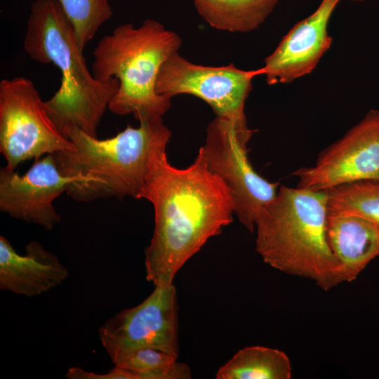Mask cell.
I'll return each mask as SVG.
<instances>
[{"label": "cell", "instance_id": "6", "mask_svg": "<svg viewBox=\"0 0 379 379\" xmlns=\"http://www.w3.org/2000/svg\"><path fill=\"white\" fill-rule=\"evenodd\" d=\"M258 75H262L260 69L243 70L233 64L222 67L196 65L177 51L162 64L155 91L170 98L189 94L203 100L216 117L233 125L240 142L247 147L253 131L247 125L245 102L253 88V79Z\"/></svg>", "mask_w": 379, "mask_h": 379}, {"label": "cell", "instance_id": "18", "mask_svg": "<svg viewBox=\"0 0 379 379\" xmlns=\"http://www.w3.org/2000/svg\"><path fill=\"white\" fill-rule=\"evenodd\" d=\"M328 208L359 215L379 230V180H361L326 190Z\"/></svg>", "mask_w": 379, "mask_h": 379}, {"label": "cell", "instance_id": "9", "mask_svg": "<svg viewBox=\"0 0 379 379\" xmlns=\"http://www.w3.org/2000/svg\"><path fill=\"white\" fill-rule=\"evenodd\" d=\"M112 362L138 348H153L178 358V305L173 285H157L139 305L121 310L98 330Z\"/></svg>", "mask_w": 379, "mask_h": 379}, {"label": "cell", "instance_id": "1", "mask_svg": "<svg viewBox=\"0 0 379 379\" xmlns=\"http://www.w3.org/2000/svg\"><path fill=\"white\" fill-rule=\"evenodd\" d=\"M168 143L153 152L140 199L154 210V227L145 250L146 279L154 286L172 284L177 272L212 237L233 221L234 201L208 168L200 147L185 168L172 166Z\"/></svg>", "mask_w": 379, "mask_h": 379}, {"label": "cell", "instance_id": "2", "mask_svg": "<svg viewBox=\"0 0 379 379\" xmlns=\"http://www.w3.org/2000/svg\"><path fill=\"white\" fill-rule=\"evenodd\" d=\"M31 59L52 63L61 73L58 90L44 101L46 109L62 133L69 126L97 137V129L119 81L96 79L87 68L74 27L58 0H35L23 42Z\"/></svg>", "mask_w": 379, "mask_h": 379}, {"label": "cell", "instance_id": "10", "mask_svg": "<svg viewBox=\"0 0 379 379\" xmlns=\"http://www.w3.org/2000/svg\"><path fill=\"white\" fill-rule=\"evenodd\" d=\"M298 187L327 190L340 185L379 180V109H371L341 138L323 150L315 164L293 173Z\"/></svg>", "mask_w": 379, "mask_h": 379}, {"label": "cell", "instance_id": "7", "mask_svg": "<svg viewBox=\"0 0 379 379\" xmlns=\"http://www.w3.org/2000/svg\"><path fill=\"white\" fill-rule=\"evenodd\" d=\"M74 149L49 117L33 82L22 77L0 82V152L6 167Z\"/></svg>", "mask_w": 379, "mask_h": 379}, {"label": "cell", "instance_id": "19", "mask_svg": "<svg viewBox=\"0 0 379 379\" xmlns=\"http://www.w3.org/2000/svg\"><path fill=\"white\" fill-rule=\"evenodd\" d=\"M71 22L83 51L101 25L112 15L108 0H58Z\"/></svg>", "mask_w": 379, "mask_h": 379}, {"label": "cell", "instance_id": "5", "mask_svg": "<svg viewBox=\"0 0 379 379\" xmlns=\"http://www.w3.org/2000/svg\"><path fill=\"white\" fill-rule=\"evenodd\" d=\"M181 44L177 33L152 19L138 28L121 25L102 37L93 52L92 74L101 80L114 77L120 83L108 109L117 115L133 114L139 121L162 117L171 98L157 93V77Z\"/></svg>", "mask_w": 379, "mask_h": 379}, {"label": "cell", "instance_id": "17", "mask_svg": "<svg viewBox=\"0 0 379 379\" xmlns=\"http://www.w3.org/2000/svg\"><path fill=\"white\" fill-rule=\"evenodd\" d=\"M117 366L133 372L137 379H188L191 372L187 364L178 357L153 348H138L119 357Z\"/></svg>", "mask_w": 379, "mask_h": 379}, {"label": "cell", "instance_id": "3", "mask_svg": "<svg viewBox=\"0 0 379 379\" xmlns=\"http://www.w3.org/2000/svg\"><path fill=\"white\" fill-rule=\"evenodd\" d=\"M328 195L282 185L258 215L255 250L264 262L328 291L345 282L326 237Z\"/></svg>", "mask_w": 379, "mask_h": 379}, {"label": "cell", "instance_id": "12", "mask_svg": "<svg viewBox=\"0 0 379 379\" xmlns=\"http://www.w3.org/2000/svg\"><path fill=\"white\" fill-rule=\"evenodd\" d=\"M340 0H321L317 10L296 23L264 60L269 85L288 84L309 74L332 44L328 24Z\"/></svg>", "mask_w": 379, "mask_h": 379}, {"label": "cell", "instance_id": "20", "mask_svg": "<svg viewBox=\"0 0 379 379\" xmlns=\"http://www.w3.org/2000/svg\"><path fill=\"white\" fill-rule=\"evenodd\" d=\"M65 377L68 379H137L133 372L117 366L105 373H95L79 367H71Z\"/></svg>", "mask_w": 379, "mask_h": 379}, {"label": "cell", "instance_id": "8", "mask_svg": "<svg viewBox=\"0 0 379 379\" xmlns=\"http://www.w3.org/2000/svg\"><path fill=\"white\" fill-rule=\"evenodd\" d=\"M201 149L208 168L229 189L237 219L253 232L258 215L276 197L279 183L267 180L253 169L247 147L229 121L215 116L208 125Z\"/></svg>", "mask_w": 379, "mask_h": 379}, {"label": "cell", "instance_id": "13", "mask_svg": "<svg viewBox=\"0 0 379 379\" xmlns=\"http://www.w3.org/2000/svg\"><path fill=\"white\" fill-rule=\"evenodd\" d=\"M17 253L10 241L0 236V289L33 297L59 286L68 276L58 257L36 241Z\"/></svg>", "mask_w": 379, "mask_h": 379}, {"label": "cell", "instance_id": "15", "mask_svg": "<svg viewBox=\"0 0 379 379\" xmlns=\"http://www.w3.org/2000/svg\"><path fill=\"white\" fill-rule=\"evenodd\" d=\"M199 15L212 27L230 32L257 29L279 0H192Z\"/></svg>", "mask_w": 379, "mask_h": 379}, {"label": "cell", "instance_id": "14", "mask_svg": "<svg viewBox=\"0 0 379 379\" xmlns=\"http://www.w3.org/2000/svg\"><path fill=\"white\" fill-rule=\"evenodd\" d=\"M326 237L345 282L354 281L379 255V230L359 215L328 208Z\"/></svg>", "mask_w": 379, "mask_h": 379}, {"label": "cell", "instance_id": "16", "mask_svg": "<svg viewBox=\"0 0 379 379\" xmlns=\"http://www.w3.org/2000/svg\"><path fill=\"white\" fill-rule=\"evenodd\" d=\"M292 366L285 352L250 346L239 350L215 375L217 379H291Z\"/></svg>", "mask_w": 379, "mask_h": 379}, {"label": "cell", "instance_id": "11", "mask_svg": "<svg viewBox=\"0 0 379 379\" xmlns=\"http://www.w3.org/2000/svg\"><path fill=\"white\" fill-rule=\"evenodd\" d=\"M81 175L65 176L58 169L53 154L36 159L23 175L2 167L0 170V209L13 218L34 223L49 231L61 217L54 200Z\"/></svg>", "mask_w": 379, "mask_h": 379}, {"label": "cell", "instance_id": "4", "mask_svg": "<svg viewBox=\"0 0 379 379\" xmlns=\"http://www.w3.org/2000/svg\"><path fill=\"white\" fill-rule=\"evenodd\" d=\"M64 135L74 149L53 154L60 173L81 175L66 193L78 201L126 197L140 199L149 161L154 149L168 143L171 132L162 117L140 121L138 128L128 126L117 135L100 140L74 126Z\"/></svg>", "mask_w": 379, "mask_h": 379}, {"label": "cell", "instance_id": "21", "mask_svg": "<svg viewBox=\"0 0 379 379\" xmlns=\"http://www.w3.org/2000/svg\"><path fill=\"white\" fill-rule=\"evenodd\" d=\"M352 1H365V0H352Z\"/></svg>", "mask_w": 379, "mask_h": 379}]
</instances>
